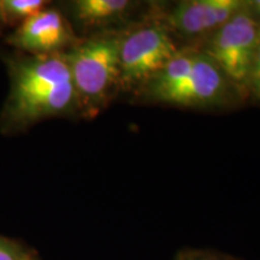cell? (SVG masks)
<instances>
[{
	"label": "cell",
	"instance_id": "obj_7",
	"mask_svg": "<svg viewBox=\"0 0 260 260\" xmlns=\"http://www.w3.org/2000/svg\"><path fill=\"white\" fill-rule=\"evenodd\" d=\"M229 87H234L223 71L205 52L197 48L193 68L186 87L175 105L206 106L222 102Z\"/></svg>",
	"mask_w": 260,
	"mask_h": 260
},
{
	"label": "cell",
	"instance_id": "obj_10",
	"mask_svg": "<svg viewBox=\"0 0 260 260\" xmlns=\"http://www.w3.org/2000/svg\"><path fill=\"white\" fill-rule=\"evenodd\" d=\"M133 8L134 3L129 0H79L73 5L75 17L88 27L119 21Z\"/></svg>",
	"mask_w": 260,
	"mask_h": 260
},
{
	"label": "cell",
	"instance_id": "obj_3",
	"mask_svg": "<svg viewBox=\"0 0 260 260\" xmlns=\"http://www.w3.org/2000/svg\"><path fill=\"white\" fill-rule=\"evenodd\" d=\"M180 50L161 22L146 23L119 38L121 86H145Z\"/></svg>",
	"mask_w": 260,
	"mask_h": 260
},
{
	"label": "cell",
	"instance_id": "obj_16",
	"mask_svg": "<svg viewBox=\"0 0 260 260\" xmlns=\"http://www.w3.org/2000/svg\"><path fill=\"white\" fill-rule=\"evenodd\" d=\"M3 14V12H2V8H0V15H2Z\"/></svg>",
	"mask_w": 260,
	"mask_h": 260
},
{
	"label": "cell",
	"instance_id": "obj_15",
	"mask_svg": "<svg viewBox=\"0 0 260 260\" xmlns=\"http://www.w3.org/2000/svg\"><path fill=\"white\" fill-rule=\"evenodd\" d=\"M249 5L253 10V12L258 16L259 19V35H260V0H256V2H248Z\"/></svg>",
	"mask_w": 260,
	"mask_h": 260
},
{
	"label": "cell",
	"instance_id": "obj_9",
	"mask_svg": "<svg viewBox=\"0 0 260 260\" xmlns=\"http://www.w3.org/2000/svg\"><path fill=\"white\" fill-rule=\"evenodd\" d=\"M197 47L180 48L147 86L149 96L157 102L175 104L189 79Z\"/></svg>",
	"mask_w": 260,
	"mask_h": 260
},
{
	"label": "cell",
	"instance_id": "obj_4",
	"mask_svg": "<svg viewBox=\"0 0 260 260\" xmlns=\"http://www.w3.org/2000/svg\"><path fill=\"white\" fill-rule=\"evenodd\" d=\"M241 0H183L161 22L170 34L188 41H206L241 9Z\"/></svg>",
	"mask_w": 260,
	"mask_h": 260
},
{
	"label": "cell",
	"instance_id": "obj_5",
	"mask_svg": "<svg viewBox=\"0 0 260 260\" xmlns=\"http://www.w3.org/2000/svg\"><path fill=\"white\" fill-rule=\"evenodd\" d=\"M73 39L69 25L56 10H44L25 19L10 42L27 51L41 54L57 53Z\"/></svg>",
	"mask_w": 260,
	"mask_h": 260
},
{
	"label": "cell",
	"instance_id": "obj_1",
	"mask_svg": "<svg viewBox=\"0 0 260 260\" xmlns=\"http://www.w3.org/2000/svg\"><path fill=\"white\" fill-rule=\"evenodd\" d=\"M119 38L121 35L92 38L64 54L76 102L87 109H98L121 86Z\"/></svg>",
	"mask_w": 260,
	"mask_h": 260
},
{
	"label": "cell",
	"instance_id": "obj_2",
	"mask_svg": "<svg viewBox=\"0 0 260 260\" xmlns=\"http://www.w3.org/2000/svg\"><path fill=\"white\" fill-rule=\"evenodd\" d=\"M260 45L259 19L249 5L241 9L205 41L203 52L223 71L234 87L246 90L249 73Z\"/></svg>",
	"mask_w": 260,
	"mask_h": 260
},
{
	"label": "cell",
	"instance_id": "obj_13",
	"mask_svg": "<svg viewBox=\"0 0 260 260\" xmlns=\"http://www.w3.org/2000/svg\"><path fill=\"white\" fill-rule=\"evenodd\" d=\"M175 260H236L233 256L219 254L211 251H201V249H184L180 252Z\"/></svg>",
	"mask_w": 260,
	"mask_h": 260
},
{
	"label": "cell",
	"instance_id": "obj_8",
	"mask_svg": "<svg viewBox=\"0 0 260 260\" xmlns=\"http://www.w3.org/2000/svg\"><path fill=\"white\" fill-rule=\"evenodd\" d=\"M75 102L76 93L73 83L68 82L18 99H11L10 111L15 121L31 122L67 111Z\"/></svg>",
	"mask_w": 260,
	"mask_h": 260
},
{
	"label": "cell",
	"instance_id": "obj_6",
	"mask_svg": "<svg viewBox=\"0 0 260 260\" xmlns=\"http://www.w3.org/2000/svg\"><path fill=\"white\" fill-rule=\"evenodd\" d=\"M12 81L11 99H18L71 82V76L64 54L57 52L19 61L12 71Z\"/></svg>",
	"mask_w": 260,
	"mask_h": 260
},
{
	"label": "cell",
	"instance_id": "obj_11",
	"mask_svg": "<svg viewBox=\"0 0 260 260\" xmlns=\"http://www.w3.org/2000/svg\"><path fill=\"white\" fill-rule=\"evenodd\" d=\"M46 2L42 0H5L0 3L2 12L8 15L9 17L19 19L23 18L24 21L31 16L44 11Z\"/></svg>",
	"mask_w": 260,
	"mask_h": 260
},
{
	"label": "cell",
	"instance_id": "obj_14",
	"mask_svg": "<svg viewBox=\"0 0 260 260\" xmlns=\"http://www.w3.org/2000/svg\"><path fill=\"white\" fill-rule=\"evenodd\" d=\"M247 92H249L256 99H260V45L253 61L251 73H249Z\"/></svg>",
	"mask_w": 260,
	"mask_h": 260
},
{
	"label": "cell",
	"instance_id": "obj_12",
	"mask_svg": "<svg viewBox=\"0 0 260 260\" xmlns=\"http://www.w3.org/2000/svg\"><path fill=\"white\" fill-rule=\"evenodd\" d=\"M0 260H35L17 243L0 237Z\"/></svg>",
	"mask_w": 260,
	"mask_h": 260
}]
</instances>
